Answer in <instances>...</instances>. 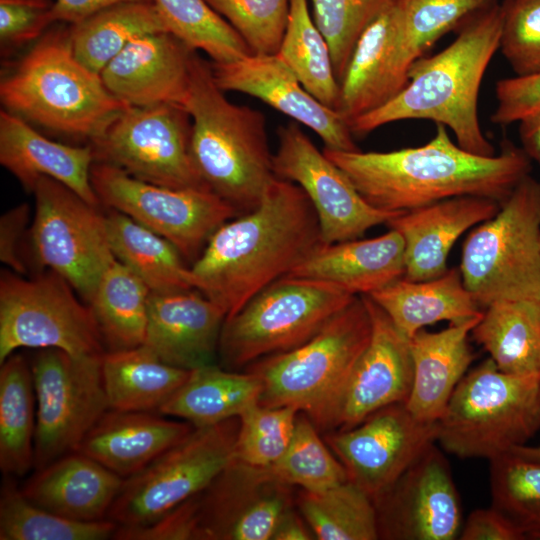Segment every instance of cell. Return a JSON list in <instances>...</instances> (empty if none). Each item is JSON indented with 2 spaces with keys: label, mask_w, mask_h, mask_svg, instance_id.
I'll return each mask as SVG.
<instances>
[{
  "label": "cell",
  "mask_w": 540,
  "mask_h": 540,
  "mask_svg": "<svg viewBox=\"0 0 540 540\" xmlns=\"http://www.w3.org/2000/svg\"><path fill=\"white\" fill-rule=\"evenodd\" d=\"M323 243L317 214L295 183L275 178L260 203L221 225L190 267L194 288L226 319L289 275Z\"/></svg>",
  "instance_id": "obj_1"
},
{
  "label": "cell",
  "mask_w": 540,
  "mask_h": 540,
  "mask_svg": "<svg viewBox=\"0 0 540 540\" xmlns=\"http://www.w3.org/2000/svg\"><path fill=\"white\" fill-rule=\"evenodd\" d=\"M322 151L368 203L387 212H406L458 196L487 197L502 204L531 171V159L513 143L504 141L494 156L477 155L461 148L440 124L418 147Z\"/></svg>",
  "instance_id": "obj_2"
},
{
  "label": "cell",
  "mask_w": 540,
  "mask_h": 540,
  "mask_svg": "<svg viewBox=\"0 0 540 540\" xmlns=\"http://www.w3.org/2000/svg\"><path fill=\"white\" fill-rule=\"evenodd\" d=\"M502 24L499 3L469 19L450 45L412 63L398 94L352 120L353 135L363 136L396 121L430 120L451 130L464 150L496 155L480 125L478 98L484 74L500 47Z\"/></svg>",
  "instance_id": "obj_3"
},
{
  "label": "cell",
  "mask_w": 540,
  "mask_h": 540,
  "mask_svg": "<svg viewBox=\"0 0 540 540\" xmlns=\"http://www.w3.org/2000/svg\"><path fill=\"white\" fill-rule=\"evenodd\" d=\"M184 108L192 120V157L205 184L239 215L254 209L276 178L264 114L229 101L211 62L198 52Z\"/></svg>",
  "instance_id": "obj_4"
},
{
  "label": "cell",
  "mask_w": 540,
  "mask_h": 540,
  "mask_svg": "<svg viewBox=\"0 0 540 540\" xmlns=\"http://www.w3.org/2000/svg\"><path fill=\"white\" fill-rule=\"evenodd\" d=\"M3 109L52 132L91 142L127 104L73 54L68 28L44 34L0 81Z\"/></svg>",
  "instance_id": "obj_5"
},
{
  "label": "cell",
  "mask_w": 540,
  "mask_h": 540,
  "mask_svg": "<svg viewBox=\"0 0 540 540\" xmlns=\"http://www.w3.org/2000/svg\"><path fill=\"white\" fill-rule=\"evenodd\" d=\"M437 442L459 458L489 461L540 429V373L500 371L489 357L465 375L437 422Z\"/></svg>",
  "instance_id": "obj_6"
},
{
  "label": "cell",
  "mask_w": 540,
  "mask_h": 540,
  "mask_svg": "<svg viewBox=\"0 0 540 540\" xmlns=\"http://www.w3.org/2000/svg\"><path fill=\"white\" fill-rule=\"evenodd\" d=\"M363 296L334 315L309 340L249 365L262 383L259 404L290 406L320 428L371 336Z\"/></svg>",
  "instance_id": "obj_7"
},
{
  "label": "cell",
  "mask_w": 540,
  "mask_h": 540,
  "mask_svg": "<svg viewBox=\"0 0 540 540\" xmlns=\"http://www.w3.org/2000/svg\"><path fill=\"white\" fill-rule=\"evenodd\" d=\"M480 306L499 301L540 305V182L527 175L490 219L466 237L459 266Z\"/></svg>",
  "instance_id": "obj_8"
},
{
  "label": "cell",
  "mask_w": 540,
  "mask_h": 540,
  "mask_svg": "<svg viewBox=\"0 0 540 540\" xmlns=\"http://www.w3.org/2000/svg\"><path fill=\"white\" fill-rule=\"evenodd\" d=\"M355 297L323 281L278 279L225 319L218 347L220 366L237 371L298 347Z\"/></svg>",
  "instance_id": "obj_9"
},
{
  "label": "cell",
  "mask_w": 540,
  "mask_h": 540,
  "mask_svg": "<svg viewBox=\"0 0 540 540\" xmlns=\"http://www.w3.org/2000/svg\"><path fill=\"white\" fill-rule=\"evenodd\" d=\"M239 417L194 427L180 442L124 479L107 519L120 528L152 524L204 490L235 459Z\"/></svg>",
  "instance_id": "obj_10"
},
{
  "label": "cell",
  "mask_w": 540,
  "mask_h": 540,
  "mask_svg": "<svg viewBox=\"0 0 540 540\" xmlns=\"http://www.w3.org/2000/svg\"><path fill=\"white\" fill-rule=\"evenodd\" d=\"M73 287L52 270L33 278L0 276V364L19 348H55L73 356H102L94 314Z\"/></svg>",
  "instance_id": "obj_11"
},
{
  "label": "cell",
  "mask_w": 540,
  "mask_h": 540,
  "mask_svg": "<svg viewBox=\"0 0 540 540\" xmlns=\"http://www.w3.org/2000/svg\"><path fill=\"white\" fill-rule=\"evenodd\" d=\"M32 193L35 213L30 237L35 263L62 276L88 304L116 260L106 215L49 177H41Z\"/></svg>",
  "instance_id": "obj_12"
},
{
  "label": "cell",
  "mask_w": 540,
  "mask_h": 540,
  "mask_svg": "<svg viewBox=\"0 0 540 540\" xmlns=\"http://www.w3.org/2000/svg\"><path fill=\"white\" fill-rule=\"evenodd\" d=\"M91 183L101 204L162 236L193 262L213 233L239 215L210 189L148 183L107 163L94 162Z\"/></svg>",
  "instance_id": "obj_13"
},
{
  "label": "cell",
  "mask_w": 540,
  "mask_h": 540,
  "mask_svg": "<svg viewBox=\"0 0 540 540\" xmlns=\"http://www.w3.org/2000/svg\"><path fill=\"white\" fill-rule=\"evenodd\" d=\"M102 356H73L60 349H38L31 364L36 398V470L76 452L87 433L110 409L103 383Z\"/></svg>",
  "instance_id": "obj_14"
},
{
  "label": "cell",
  "mask_w": 540,
  "mask_h": 540,
  "mask_svg": "<svg viewBox=\"0 0 540 540\" xmlns=\"http://www.w3.org/2000/svg\"><path fill=\"white\" fill-rule=\"evenodd\" d=\"M192 120L176 104L128 106L91 142L95 162L169 188H208L191 152Z\"/></svg>",
  "instance_id": "obj_15"
},
{
  "label": "cell",
  "mask_w": 540,
  "mask_h": 540,
  "mask_svg": "<svg viewBox=\"0 0 540 540\" xmlns=\"http://www.w3.org/2000/svg\"><path fill=\"white\" fill-rule=\"evenodd\" d=\"M277 135L274 174L305 192L317 214L324 244L361 238L370 228L404 213L383 211L368 203L298 123L280 126Z\"/></svg>",
  "instance_id": "obj_16"
},
{
  "label": "cell",
  "mask_w": 540,
  "mask_h": 540,
  "mask_svg": "<svg viewBox=\"0 0 540 540\" xmlns=\"http://www.w3.org/2000/svg\"><path fill=\"white\" fill-rule=\"evenodd\" d=\"M292 488L268 467L235 458L192 497L195 540H270L280 517L295 506Z\"/></svg>",
  "instance_id": "obj_17"
},
{
  "label": "cell",
  "mask_w": 540,
  "mask_h": 540,
  "mask_svg": "<svg viewBox=\"0 0 540 540\" xmlns=\"http://www.w3.org/2000/svg\"><path fill=\"white\" fill-rule=\"evenodd\" d=\"M372 500L379 539L453 540L461 532L459 494L435 443Z\"/></svg>",
  "instance_id": "obj_18"
},
{
  "label": "cell",
  "mask_w": 540,
  "mask_h": 540,
  "mask_svg": "<svg viewBox=\"0 0 540 540\" xmlns=\"http://www.w3.org/2000/svg\"><path fill=\"white\" fill-rule=\"evenodd\" d=\"M438 425L416 419L405 403L377 410L355 427L328 432L325 442L348 480L372 499L389 487L431 444Z\"/></svg>",
  "instance_id": "obj_19"
},
{
  "label": "cell",
  "mask_w": 540,
  "mask_h": 540,
  "mask_svg": "<svg viewBox=\"0 0 540 540\" xmlns=\"http://www.w3.org/2000/svg\"><path fill=\"white\" fill-rule=\"evenodd\" d=\"M371 336L355 362L320 430H348L377 410L405 403L413 383L410 339L403 335L386 313L367 295Z\"/></svg>",
  "instance_id": "obj_20"
},
{
  "label": "cell",
  "mask_w": 540,
  "mask_h": 540,
  "mask_svg": "<svg viewBox=\"0 0 540 540\" xmlns=\"http://www.w3.org/2000/svg\"><path fill=\"white\" fill-rule=\"evenodd\" d=\"M211 65L215 82L224 92L234 91L260 99L311 129L320 137L324 148L360 150L342 115L312 96L276 53H251L231 62H211Z\"/></svg>",
  "instance_id": "obj_21"
},
{
  "label": "cell",
  "mask_w": 540,
  "mask_h": 540,
  "mask_svg": "<svg viewBox=\"0 0 540 540\" xmlns=\"http://www.w3.org/2000/svg\"><path fill=\"white\" fill-rule=\"evenodd\" d=\"M402 28L398 1L389 0L358 37L339 81L337 111L348 124L384 105L406 85Z\"/></svg>",
  "instance_id": "obj_22"
},
{
  "label": "cell",
  "mask_w": 540,
  "mask_h": 540,
  "mask_svg": "<svg viewBox=\"0 0 540 540\" xmlns=\"http://www.w3.org/2000/svg\"><path fill=\"white\" fill-rule=\"evenodd\" d=\"M192 50L169 32L133 40L101 71L108 91L128 106H185L190 86Z\"/></svg>",
  "instance_id": "obj_23"
},
{
  "label": "cell",
  "mask_w": 540,
  "mask_h": 540,
  "mask_svg": "<svg viewBox=\"0 0 540 540\" xmlns=\"http://www.w3.org/2000/svg\"><path fill=\"white\" fill-rule=\"evenodd\" d=\"M223 310L196 289L151 293L143 345L185 370L216 364Z\"/></svg>",
  "instance_id": "obj_24"
},
{
  "label": "cell",
  "mask_w": 540,
  "mask_h": 540,
  "mask_svg": "<svg viewBox=\"0 0 540 540\" xmlns=\"http://www.w3.org/2000/svg\"><path fill=\"white\" fill-rule=\"evenodd\" d=\"M497 200L458 196L399 214L387 226L404 241V278L424 281L448 271L447 260L456 241L470 228L492 218L500 209Z\"/></svg>",
  "instance_id": "obj_25"
},
{
  "label": "cell",
  "mask_w": 540,
  "mask_h": 540,
  "mask_svg": "<svg viewBox=\"0 0 540 540\" xmlns=\"http://www.w3.org/2000/svg\"><path fill=\"white\" fill-rule=\"evenodd\" d=\"M94 162L91 145L55 142L23 118L0 110V163L28 192H33L41 177H49L99 207L101 203L91 183Z\"/></svg>",
  "instance_id": "obj_26"
},
{
  "label": "cell",
  "mask_w": 540,
  "mask_h": 540,
  "mask_svg": "<svg viewBox=\"0 0 540 540\" xmlns=\"http://www.w3.org/2000/svg\"><path fill=\"white\" fill-rule=\"evenodd\" d=\"M404 241L394 229L370 239L322 243L289 275L370 295L404 276Z\"/></svg>",
  "instance_id": "obj_27"
},
{
  "label": "cell",
  "mask_w": 540,
  "mask_h": 540,
  "mask_svg": "<svg viewBox=\"0 0 540 540\" xmlns=\"http://www.w3.org/2000/svg\"><path fill=\"white\" fill-rule=\"evenodd\" d=\"M194 426L142 411L109 409L91 428L78 452L127 478L186 437Z\"/></svg>",
  "instance_id": "obj_28"
},
{
  "label": "cell",
  "mask_w": 540,
  "mask_h": 540,
  "mask_svg": "<svg viewBox=\"0 0 540 540\" xmlns=\"http://www.w3.org/2000/svg\"><path fill=\"white\" fill-rule=\"evenodd\" d=\"M124 478L76 451L36 473L21 488L34 504L76 521H100L118 495Z\"/></svg>",
  "instance_id": "obj_29"
},
{
  "label": "cell",
  "mask_w": 540,
  "mask_h": 540,
  "mask_svg": "<svg viewBox=\"0 0 540 540\" xmlns=\"http://www.w3.org/2000/svg\"><path fill=\"white\" fill-rule=\"evenodd\" d=\"M482 316L449 323L438 332L423 328L410 339L413 383L405 406L416 419L436 423L444 414L473 360L468 336Z\"/></svg>",
  "instance_id": "obj_30"
},
{
  "label": "cell",
  "mask_w": 540,
  "mask_h": 540,
  "mask_svg": "<svg viewBox=\"0 0 540 540\" xmlns=\"http://www.w3.org/2000/svg\"><path fill=\"white\" fill-rule=\"evenodd\" d=\"M367 296L409 339L427 325L440 321L457 323L483 314L465 287L459 268L424 281L401 277Z\"/></svg>",
  "instance_id": "obj_31"
},
{
  "label": "cell",
  "mask_w": 540,
  "mask_h": 540,
  "mask_svg": "<svg viewBox=\"0 0 540 540\" xmlns=\"http://www.w3.org/2000/svg\"><path fill=\"white\" fill-rule=\"evenodd\" d=\"M101 369L109 408L118 411L158 412L191 373L163 362L145 345L106 351Z\"/></svg>",
  "instance_id": "obj_32"
},
{
  "label": "cell",
  "mask_w": 540,
  "mask_h": 540,
  "mask_svg": "<svg viewBox=\"0 0 540 540\" xmlns=\"http://www.w3.org/2000/svg\"><path fill=\"white\" fill-rule=\"evenodd\" d=\"M261 392L256 374L208 365L192 370L158 413L181 418L194 427L214 425L239 417L259 402Z\"/></svg>",
  "instance_id": "obj_33"
},
{
  "label": "cell",
  "mask_w": 540,
  "mask_h": 540,
  "mask_svg": "<svg viewBox=\"0 0 540 540\" xmlns=\"http://www.w3.org/2000/svg\"><path fill=\"white\" fill-rule=\"evenodd\" d=\"M106 225L115 258L140 278L151 293L195 289L191 269L168 240L112 209L106 215Z\"/></svg>",
  "instance_id": "obj_34"
},
{
  "label": "cell",
  "mask_w": 540,
  "mask_h": 540,
  "mask_svg": "<svg viewBox=\"0 0 540 540\" xmlns=\"http://www.w3.org/2000/svg\"><path fill=\"white\" fill-rule=\"evenodd\" d=\"M158 32L168 30L152 1L119 3L68 27L73 54L99 75L133 40Z\"/></svg>",
  "instance_id": "obj_35"
},
{
  "label": "cell",
  "mask_w": 540,
  "mask_h": 540,
  "mask_svg": "<svg viewBox=\"0 0 540 540\" xmlns=\"http://www.w3.org/2000/svg\"><path fill=\"white\" fill-rule=\"evenodd\" d=\"M497 368L508 374L540 373V305L499 301L486 307L472 330Z\"/></svg>",
  "instance_id": "obj_36"
},
{
  "label": "cell",
  "mask_w": 540,
  "mask_h": 540,
  "mask_svg": "<svg viewBox=\"0 0 540 540\" xmlns=\"http://www.w3.org/2000/svg\"><path fill=\"white\" fill-rule=\"evenodd\" d=\"M36 398L31 366L13 353L0 369V468L20 477L34 467Z\"/></svg>",
  "instance_id": "obj_37"
},
{
  "label": "cell",
  "mask_w": 540,
  "mask_h": 540,
  "mask_svg": "<svg viewBox=\"0 0 540 540\" xmlns=\"http://www.w3.org/2000/svg\"><path fill=\"white\" fill-rule=\"evenodd\" d=\"M150 290L117 259L102 275L88 303L108 351L143 345Z\"/></svg>",
  "instance_id": "obj_38"
},
{
  "label": "cell",
  "mask_w": 540,
  "mask_h": 540,
  "mask_svg": "<svg viewBox=\"0 0 540 540\" xmlns=\"http://www.w3.org/2000/svg\"><path fill=\"white\" fill-rule=\"evenodd\" d=\"M309 0H290L288 20L276 54L318 101L338 109L340 84L329 44L309 13Z\"/></svg>",
  "instance_id": "obj_39"
},
{
  "label": "cell",
  "mask_w": 540,
  "mask_h": 540,
  "mask_svg": "<svg viewBox=\"0 0 540 540\" xmlns=\"http://www.w3.org/2000/svg\"><path fill=\"white\" fill-rule=\"evenodd\" d=\"M295 506L315 539H379L372 498L349 480L321 491L301 489Z\"/></svg>",
  "instance_id": "obj_40"
},
{
  "label": "cell",
  "mask_w": 540,
  "mask_h": 540,
  "mask_svg": "<svg viewBox=\"0 0 540 540\" xmlns=\"http://www.w3.org/2000/svg\"><path fill=\"white\" fill-rule=\"evenodd\" d=\"M117 525L108 520L76 521L48 511L25 497L11 476L0 494L1 540H103L113 537Z\"/></svg>",
  "instance_id": "obj_41"
},
{
  "label": "cell",
  "mask_w": 540,
  "mask_h": 540,
  "mask_svg": "<svg viewBox=\"0 0 540 540\" xmlns=\"http://www.w3.org/2000/svg\"><path fill=\"white\" fill-rule=\"evenodd\" d=\"M169 33L211 62L225 63L251 54L237 31L205 0H151Z\"/></svg>",
  "instance_id": "obj_42"
},
{
  "label": "cell",
  "mask_w": 540,
  "mask_h": 540,
  "mask_svg": "<svg viewBox=\"0 0 540 540\" xmlns=\"http://www.w3.org/2000/svg\"><path fill=\"white\" fill-rule=\"evenodd\" d=\"M491 507L526 538H540V461L514 452L490 460Z\"/></svg>",
  "instance_id": "obj_43"
},
{
  "label": "cell",
  "mask_w": 540,
  "mask_h": 540,
  "mask_svg": "<svg viewBox=\"0 0 540 540\" xmlns=\"http://www.w3.org/2000/svg\"><path fill=\"white\" fill-rule=\"evenodd\" d=\"M268 468L280 481L306 491L325 490L348 480L342 463L302 412L285 453Z\"/></svg>",
  "instance_id": "obj_44"
},
{
  "label": "cell",
  "mask_w": 540,
  "mask_h": 540,
  "mask_svg": "<svg viewBox=\"0 0 540 540\" xmlns=\"http://www.w3.org/2000/svg\"><path fill=\"white\" fill-rule=\"evenodd\" d=\"M402 13L403 64L407 71L446 33L460 28L497 0H397Z\"/></svg>",
  "instance_id": "obj_45"
},
{
  "label": "cell",
  "mask_w": 540,
  "mask_h": 540,
  "mask_svg": "<svg viewBox=\"0 0 540 540\" xmlns=\"http://www.w3.org/2000/svg\"><path fill=\"white\" fill-rule=\"evenodd\" d=\"M298 414L290 406H250L239 416L235 458L256 467L274 464L291 442Z\"/></svg>",
  "instance_id": "obj_46"
},
{
  "label": "cell",
  "mask_w": 540,
  "mask_h": 540,
  "mask_svg": "<svg viewBox=\"0 0 540 540\" xmlns=\"http://www.w3.org/2000/svg\"><path fill=\"white\" fill-rule=\"evenodd\" d=\"M242 37L252 53L275 54L283 38L290 0H205Z\"/></svg>",
  "instance_id": "obj_47"
},
{
  "label": "cell",
  "mask_w": 540,
  "mask_h": 540,
  "mask_svg": "<svg viewBox=\"0 0 540 540\" xmlns=\"http://www.w3.org/2000/svg\"><path fill=\"white\" fill-rule=\"evenodd\" d=\"M389 0H310L313 20L326 38L340 81L355 43Z\"/></svg>",
  "instance_id": "obj_48"
},
{
  "label": "cell",
  "mask_w": 540,
  "mask_h": 540,
  "mask_svg": "<svg viewBox=\"0 0 540 540\" xmlns=\"http://www.w3.org/2000/svg\"><path fill=\"white\" fill-rule=\"evenodd\" d=\"M499 51L515 76L540 74V0H505Z\"/></svg>",
  "instance_id": "obj_49"
},
{
  "label": "cell",
  "mask_w": 540,
  "mask_h": 540,
  "mask_svg": "<svg viewBox=\"0 0 540 540\" xmlns=\"http://www.w3.org/2000/svg\"><path fill=\"white\" fill-rule=\"evenodd\" d=\"M51 0H0L2 51L38 40L53 24Z\"/></svg>",
  "instance_id": "obj_50"
},
{
  "label": "cell",
  "mask_w": 540,
  "mask_h": 540,
  "mask_svg": "<svg viewBox=\"0 0 540 540\" xmlns=\"http://www.w3.org/2000/svg\"><path fill=\"white\" fill-rule=\"evenodd\" d=\"M495 96L491 121L499 126L518 122L540 106V74L501 79L495 85Z\"/></svg>",
  "instance_id": "obj_51"
},
{
  "label": "cell",
  "mask_w": 540,
  "mask_h": 540,
  "mask_svg": "<svg viewBox=\"0 0 540 540\" xmlns=\"http://www.w3.org/2000/svg\"><path fill=\"white\" fill-rule=\"evenodd\" d=\"M30 218V207L21 203L0 218V260L15 273L24 275L26 265L20 254V242Z\"/></svg>",
  "instance_id": "obj_52"
},
{
  "label": "cell",
  "mask_w": 540,
  "mask_h": 540,
  "mask_svg": "<svg viewBox=\"0 0 540 540\" xmlns=\"http://www.w3.org/2000/svg\"><path fill=\"white\" fill-rule=\"evenodd\" d=\"M459 536L461 540H522L526 538L493 507L471 512Z\"/></svg>",
  "instance_id": "obj_53"
},
{
  "label": "cell",
  "mask_w": 540,
  "mask_h": 540,
  "mask_svg": "<svg viewBox=\"0 0 540 540\" xmlns=\"http://www.w3.org/2000/svg\"><path fill=\"white\" fill-rule=\"evenodd\" d=\"M151 0H54L53 22L76 24L89 16L116 4Z\"/></svg>",
  "instance_id": "obj_54"
},
{
  "label": "cell",
  "mask_w": 540,
  "mask_h": 540,
  "mask_svg": "<svg viewBox=\"0 0 540 540\" xmlns=\"http://www.w3.org/2000/svg\"><path fill=\"white\" fill-rule=\"evenodd\" d=\"M313 532L297 510L288 509L278 520L270 540H312Z\"/></svg>",
  "instance_id": "obj_55"
},
{
  "label": "cell",
  "mask_w": 540,
  "mask_h": 540,
  "mask_svg": "<svg viewBox=\"0 0 540 540\" xmlns=\"http://www.w3.org/2000/svg\"><path fill=\"white\" fill-rule=\"evenodd\" d=\"M519 138L527 156L540 165V106L519 121Z\"/></svg>",
  "instance_id": "obj_56"
},
{
  "label": "cell",
  "mask_w": 540,
  "mask_h": 540,
  "mask_svg": "<svg viewBox=\"0 0 540 540\" xmlns=\"http://www.w3.org/2000/svg\"><path fill=\"white\" fill-rule=\"evenodd\" d=\"M511 452L530 460L540 461V446L521 445L514 447Z\"/></svg>",
  "instance_id": "obj_57"
}]
</instances>
